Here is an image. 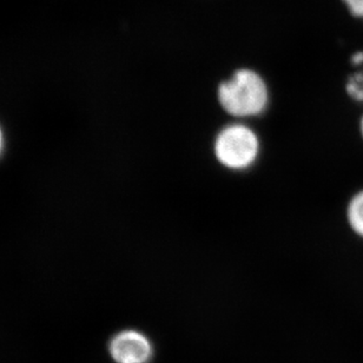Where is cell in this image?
Wrapping results in <instances>:
<instances>
[{"mask_svg": "<svg viewBox=\"0 0 363 363\" xmlns=\"http://www.w3.org/2000/svg\"><path fill=\"white\" fill-rule=\"evenodd\" d=\"M220 108L238 119L263 115L269 106V89L256 71L241 69L222 82L217 91Z\"/></svg>", "mask_w": 363, "mask_h": 363, "instance_id": "1", "label": "cell"}, {"mask_svg": "<svg viewBox=\"0 0 363 363\" xmlns=\"http://www.w3.org/2000/svg\"><path fill=\"white\" fill-rule=\"evenodd\" d=\"M213 156L229 172H247L261 155V140L255 130L243 123H231L218 131L213 145Z\"/></svg>", "mask_w": 363, "mask_h": 363, "instance_id": "2", "label": "cell"}, {"mask_svg": "<svg viewBox=\"0 0 363 363\" xmlns=\"http://www.w3.org/2000/svg\"><path fill=\"white\" fill-rule=\"evenodd\" d=\"M108 350L117 363H149L154 348L143 333L128 329L112 337Z\"/></svg>", "mask_w": 363, "mask_h": 363, "instance_id": "3", "label": "cell"}, {"mask_svg": "<svg viewBox=\"0 0 363 363\" xmlns=\"http://www.w3.org/2000/svg\"><path fill=\"white\" fill-rule=\"evenodd\" d=\"M346 216L354 234L363 238V189L350 199L347 206Z\"/></svg>", "mask_w": 363, "mask_h": 363, "instance_id": "4", "label": "cell"}, {"mask_svg": "<svg viewBox=\"0 0 363 363\" xmlns=\"http://www.w3.org/2000/svg\"><path fill=\"white\" fill-rule=\"evenodd\" d=\"M352 63L355 67H360V71H357L355 74L350 76V79L347 82L346 90L347 94H350V97L353 101L362 103L363 101V51L357 52L352 58Z\"/></svg>", "mask_w": 363, "mask_h": 363, "instance_id": "5", "label": "cell"}, {"mask_svg": "<svg viewBox=\"0 0 363 363\" xmlns=\"http://www.w3.org/2000/svg\"><path fill=\"white\" fill-rule=\"evenodd\" d=\"M342 1L352 16L363 19V0H342Z\"/></svg>", "mask_w": 363, "mask_h": 363, "instance_id": "6", "label": "cell"}, {"mask_svg": "<svg viewBox=\"0 0 363 363\" xmlns=\"http://www.w3.org/2000/svg\"><path fill=\"white\" fill-rule=\"evenodd\" d=\"M3 145H4L3 133H1V130H0V154H1V151H3Z\"/></svg>", "mask_w": 363, "mask_h": 363, "instance_id": "7", "label": "cell"}, {"mask_svg": "<svg viewBox=\"0 0 363 363\" xmlns=\"http://www.w3.org/2000/svg\"><path fill=\"white\" fill-rule=\"evenodd\" d=\"M360 133H361V137H362V140H363V115L361 116V119H360Z\"/></svg>", "mask_w": 363, "mask_h": 363, "instance_id": "8", "label": "cell"}]
</instances>
